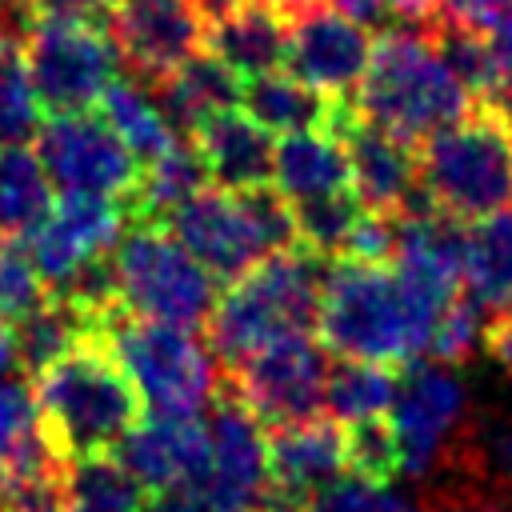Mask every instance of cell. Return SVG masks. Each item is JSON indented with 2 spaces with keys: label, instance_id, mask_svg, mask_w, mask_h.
I'll return each instance as SVG.
<instances>
[{
  "label": "cell",
  "instance_id": "cell-48",
  "mask_svg": "<svg viewBox=\"0 0 512 512\" xmlns=\"http://www.w3.org/2000/svg\"><path fill=\"white\" fill-rule=\"evenodd\" d=\"M272 8H280L288 20H296V16H304V12H316V8H324V4H332V0H268Z\"/></svg>",
  "mask_w": 512,
  "mask_h": 512
},
{
  "label": "cell",
  "instance_id": "cell-33",
  "mask_svg": "<svg viewBox=\"0 0 512 512\" xmlns=\"http://www.w3.org/2000/svg\"><path fill=\"white\" fill-rule=\"evenodd\" d=\"M292 208V224H296V244H304L316 256H336L344 252L348 232L356 228V220L364 216V204L356 200V192H332V196H316L304 204H288Z\"/></svg>",
  "mask_w": 512,
  "mask_h": 512
},
{
  "label": "cell",
  "instance_id": "cell-39",
  "mask_svg": "<svg viewBox=\"0 0 512 512\" xmlns=\"http://www.w3.org/2000/svg\"><path fill=\"white\" fill-rule=\"evenodd\" d=\"M396 248V216H380L368 212L356 220V228L344 240V256L348 260H368V264H388Z\"/></svg>",
  "mask_w": 512,
  "mask_h": 512
},
{
  "label": "cell",
  "instance_id": "cell-30",
  "mask_svg": "<svg viewBox=\"0 0 512 512\" xmlns=\"http://www.w3.org/2000/svg\"><path fill=\"white\" fill-rule=\"evenodd\" d=\"M100 116L108 120V128L124 140V148L140 160V164H152L156 156H164L172 144H176V132L172 124L164 120L156 96H148L140 84L132 80H112L104 88V96L96 100Z\"/></svg>",
  "mask_w": 512,
  "mask_h": 512
},
{
  "label": "cell",
  "instance_id": "cell-27",
  "mask_svg": "<svg viewBox=\"0 0 512 512\" xmlns=\"http://www.w3.org/2000/svg\"><path fill=\"white\" fill-rule=\"evenodd\" d=\"M204 188H208V172L200 152L192 148V140H176L164 156L140 168V180L124 200L128 224H168V216Z\"/></svg>",
  "mask_w": 512,
  "mask_h": 512
},
{
  "label": "cell",
  "instance_id": "cell-32",
  "mask_svg": "<svg viewBox=\"0 0 512 512\" xmlns=\"http://www.w3.org/2000/svg\"><path fill=\"white\" fill-rule=\"evenodd\" d=\"M52 208V180L36 152L8 144L0 152V236H24Z\"/></svg>",
  "mask_w": 512,
  "mask_h": 512
},
{
  "label": "cell",
  "instance_id": "cell-29",
  "mask_svg": "<svg viewBox=\"0 0 512 512\" xmlns=\"http://www.w3.org/2000/svg\"><path fill=\"white\" fill-rule=\"evenodd\" d=\"M148 488L112 452L64 460V512H144Z\"/></svg>",
  "mask_w": 512,
  "mask_h": 512
},
{
  "label": "cell",
  "instance_id": "cell-28",
  "mask_svg": "<svg viewBox=\"0 0 512 512\" xmlns=\"http://www.w3.org/2000/svg\"><path fill=\"white\" fill-rule=\"evenodd\" d=\"M440 472H460L492 492L512 496V408L468 412Z\"/></svg>",
  "mask_w": 512,
  "mask_h": 512
},
{
  "label": "cell",
  "instance_id": "cell-8",
  "mask_svg": "<svg viewBox=\"0 0 512 512\" xmlns=\"http://www.w3.org/2000/svg\"><path fill=\"white\" fill-rule=\"evenodd\" d=\"M116 296L128 316L200 328L216 308V280L164 224H132L112 252Z\"/></svg>",
  "mask_w": 512,
  "mask_h": 512
},
{
  "label": "cell",
  "instance_id": "cell-7",
  "mask_svg": "<svg viewBox=\"0 0 512 512\" xmlns=\"http://www.w3.org/2000/svg\"><path fill=\"white\" fill-rule=\"evenodd\" d=\"M104 340L156 416H200L220 392L224 376L216 372V352L200 344L192 328L120 312Z\"/></svg>",
  "mask_w": 512,
  "mask_h": 512
},
{
  "label": "cell",
  "instance_id": "cell-23",
  "mask_svg": "<svg viewBox=\"0 0 512 512\" xmlns=\"http://www.w3.org/2000/svg\"><path fill=\"white\" fill-rule=\"evenodd\" d=\"M240 76L220 64L212 52H196L192 60H184L172 76L156 80V104L164 112V120L172 124V132H196L204 120H212L216 112L240 108Z\"/></svg>",
  "mask_w": 512,
  "mask_h": 512
},
{
  "label": "cell",
  "instance_id": "cell-18",
  "mask_svg": "<svg viewBox=\"0 0 512 512\" xmlns=\"http://www.w3.org/2000/svg\"><path fill=\"white\" fill-rule=\"evenodd\" d=\"M344 472V428L336 420H300L268 432L264 508H304L312 492Z\"/></svg>",
  "mask_w": 512,
  "mask_h": 512
},
{
  "label": "cell",
  "instance_id": "cell-45",
  "mask_svg": "<svg viewBox=\"0 0 512 512\" xmlns=\"http://www.w3.org/2000/svg\"><path fill=\"white\" fill-rule=\"evenodd\" d=\"M484 344H488L492 360L500 364V372L512 380V312L488 320V328H484Z\"/></svg>",
  "mask_w": 512,
  "mask_h": 512
},
{
  "label": "cell",
  "instance_id": "cell-43",
  "mask_svg": "<svg viewBox=\"0 0 512 512\" xmlns=\"http://www.w3.org/2000/svg\"><path fill=\"white\" fill-rule=\"evenodd\" d=\"M144 512H216V508L208 504V496H204L200 488L180 484V488H160V492H152L148 504H144Z\"/></svg>",
  "mask_w": 512,
  "mask_h": 512
},
{
  "label": "cell",
  "instance_id": "cell-40",
  "mask_svg": "<svg viewBox=\"0 0 512 512\" xmlns=\"http://www.w3.org/2000/svg\"><path fill=\"white\" fill-rule=\"evenodd\" d=\"M484 36V52H488V72H492V96L488 104L512 112V12L500 16Z\"/></svg>",
  "mask_w": 512,
  "mask_h": 512
},
{
  "label": "cell",
  "instance_id": "cell-36",
  "mask_svg": "<svg viewBox=\"0 0 512 512\" xmlns=\"http://www.w3.org/2000/svg\"><path fill=\"white\" fill-rule=\"evenodd\" d=\"M48 284L40 280L28 248L20 236H0V324L12 328L28 312H36L48 300Z\"/></svg>",
  "mask_w": 512,
  "mask_h": 512
},
{
  "label": "cell",
  "instance_id": "cell-51",
  "mask_svg": "<svg viewBox=\"0 0 512 512\" xmlns=\"http://www.w3.org/2000/svg\"><path fill=\"white\" fill-rule=\"evenodd\" d=\"M508 120H512V112H508Z\"/></svg>",
  "mask_w": 512,
  "mask_h": 512
},
{
  "label": "cell",
  "instance_id": "cell-41",
  "mask_svg": "<svg viewBox=\"0 0 512 512\" xmlns=\"http://www.w3.org/2000/svg\"><path fill=\"white\" fill-rule=\"evenodd\" d=\"M508 12H512V0H440L436 24H452V28H468V32H488Z\"/></svg>",
  "mask_w": 512,
  "mask_h": 512
},
{
  "label": "cell",
  "instance_id": "cell-50",
  "mask_svg": "<svg viewBox=\"0 0 512 512\" xmlns=\"http://www.w3.org/2000/svg\"><path fill=\"white\" fill-rule=\"evenodd\" d=\"M380 512H424V508H416V504H404V500H396V496H384Z\"/></svg>",
  "mask_w": 512,
  "mask_h": 512
},
{
  "label": "cell",
  "instance_id": "cell-38",
  "mask_svg": "<svg viewBox=\"0 0 512 512\" xmlns=\"http://www.w3.org/2000/svg\"><path fill=\"white\" fill-rule=\"evenodd\" d=\"M384 488L380 484H368L360 476H336L328 480L320 492H312V500L304 504V512H380L384 504Z\"/></svg>",
  "mask_w": 512,
  "mask_h": 512
},
{
  "label": "cell",
  "instance_id": "cell-22",
  "mask_svg": "<svg viewBox=\"0 0 512 512\" xmlns=\"http://www.w3.org/2000/svg\"><path fill=\"white\" fill-rule=\"evenodd\" d=\"M276 192L288 204H304L316 196L348 192V152L336 136V128H312V132H288L276 140V164H272Z\"/></svg>",
  "mask_w": 512,
  "mask_h": 512
},
{
  "label": "cell",
  "instance_id": "cell-44",
  "mask_svg": "<svg viewBox=\"0 0 512 512\" xmlns=\"http://www.w3.org/2000/svg\"><path fill=\"white\" fill-rule=\"evenodd\" d=\"M116 0H36L40 16H68V20H108Z\"/></svg>",
  "mask_w": 512,
  "mask_h": 512
},
{
  "label": "cell",
  "instance_id": "cell-24",
  "mask_svg": "<svg viewBox=\"0 0 512 512\" xmlns=\"http://www.w3.org/2000/svg\"><path fill=\"white\" fill-rule=\"evenodd\" d=\"M240 108L268 132H312V128H336V116L344 100L324 96L296 80L292 72H264L240 84Z\"/></svg>",
  "mask_w": 512,
  "mask_h": 512
},
{
  "label": "cell",
  "instance_id": "cell-49",
  "mask_svg": "<svg viewBox=\"0 0 512 512\" xmlns=\"http://www.w3.org/2000/svg\"><path fill=\"white\" fill-rule=\"evenodd\" d=\"M20 360H16V344H12V332L0 324V376H12V368H16Z\"/></svg>",
  "mask_w": 512,
  "mask_h": 512
},
{
  "label": "cell",
  "instance_id": "cell-35",
  "mask_svg": "<svg viewBox=\"0 0 512 512\" xmlns=\"http://www.w3.org/2000/svg\"><path fill=\"white\" fill-rule=\"evenodd\" d=\"M344 468L380 488L400 476V440L388 416L344 424Z\"/></svg>",
  "mask_w": 512,
  "mask_h": 512
},
{
  "label": "cell",
  "instance_id": "cell-11",
  "mask_svg": "<svg viewBox=\"0 0 512 512\" xmlns=\"http://www.w3.org/2000/svg\"><path fill=\"white\" fill-rule=\"evenodd\" d=\"M396 440H400V472L428 480L452 456V444L472 412L464 380L448 364H412L388 408Z\"/></svg>",
  "mask_w": 512,
  "mask_h": 512
},
{
  "label": "cell",
  "instance_id": "cell-1",
  "mask_svg": "<svg viewBox=\"0 0 512 512\" xmlns=\"http://www.w3.org/2000/svg\"><path fill=\"white\" fill-rule=\"evenodd\" d=\"M320 340L328 352L376 364H412L428 356L436 316H428L388 264L348 260L328 264L320 316Z\"/></svg>",
  "mask_w": 512,
  "mask_h": 512
},
{
  "label": "cell",
  "instance_id": "cell-42",
  "mask_svg": "<svg viewBox=\"0 0 512 512\" xmlns=\"http://www.w3.org/2000/svg\"><path fill=\"white\" fill-rule=\"evenodd\" d=\"M332 8L344 12L348 20H356V24L368 28V32H388V28H396V24H392V20H396L392 0H332Z\"/></svg>",
  "mask_w": 512,
  "mask_h": 512
},
{
  "label": "cell",
  "instance_id": "cell-15",
  "mask_svg": "<svg viewBox=\"0 0 512 512\" xmlns=\"http://www.w3.org/2000/svg\"><path fill=\"white\" fill-rule=\"evenodd\" d=\"M336 136L348 152V176L352 192L368 212L380 216H412L428 212V196L420 188V164L416 148L392 136L388 128L372 124L368 116L356 112L352 100H344L336 116Z\"/></svg>",
  "mask_w": 512,
  "mask_h": 512
},
{
  "label": "cell",
  "instance_id": "cell-5",
  "mask_svg": "<svg viewBox=\"0 0 512 512\" xmlns=\"http://www.w3.org/2000/svg\"><path fill=\"white\" fill-rule=\"evenodd\" d=\"M428 204L452 220H480L512 208V120L476 100L456 124L428 136L416 152Z\"/></svg>",
  "mask_w": 512,
  "mask_h": 512
},
{
  "label": "cell",
  "instance_id": "cell-46",
  "mask_svg": "<svg viewBox=\"0 0 512 512\" xmlns=\"http://www.w3.org/2000/svg\"><path fill=\"white\" fill-rule=\"evenodd\" d=\"M396 16L400 20H412V24H436V12H440V0H392Z\"/></svg>",
  "mask_w": 512,
  "mask_h": 512
},
{
  "label": "cell",
  "instance_id": "cell-10",
  "mask_svg": "<svg viewBox=\"0 0 512 512\" xmlns=\"http://www.w3.org/2000/svg\"><path fill=\"white\" fill-rule=\"evenodd\" d=\"M324 380H328V348L316 344L308 332L284 336L224 372V388L236 392V400L264 428L316 420L324 412Z\"/></svg>",
  "mask_w": 512,
  "mask_h": 512
},
{
  "label": "cell",
  "instance_id": "cell-6",
  "mask_svg": "<svg viewBox=\"0 0 512 512\" xmlns=\"http://www.w3.org/2000/svg\"><path fill=\"white\" fill-rule=\"evenodd\" d=\"M196 264L212 280H240L252 264H260L272 252H284L296 244L292 208L280 192L252 188V192H228V188H204L188 204H180L164 224Z\"/></svg>",
  "mask_w": 512,
  "mask_h": 512
},
{
  "label": "cell",
  "instance_id": "cell-47",
  "mask_svg": "<svg viewBox=\"0 0 512 512\" xmlns=\"http://www.w3.org/2000/svg\"><path fill=\"white\" fill-rule=\"evenodd\" d=\"M188 4L200 12V20H220V16H228L232 8H240L248 0H188Z\"/></svg>",
  "mask_w": 512,
  "mask_h": 512
},
{
  "label": "cell",
  "instance_id": "cell-13",
  "mask_svg": "<svg viewBox=\"0 0 512 512\" xmlns=\"http://www.w3.org/2000/svg\"><path fill=\"white\" fill-rule=\"evenodd\" d=\"M124 224L128 212L120 200L64 192L48 208V216L36 228H28L20 240L48 292H64L84 268L112 260L116 244L124 240Z\"/></svg>",
  "mask_w": 512,
  "mask_h": 512
},
{
  "label": "cell",
  "instance_id": "cell-17",
  "mask_svg": "<svg viewBox=\"0 0 512 512\" xmlns=\"http://www.w3.org/2000/svg\"><path fill=\"white\" fill-rule=\"evenodd\" d=\"M116 52L148 80L172 76L204 48V20L188 0H116L108 16Z\"/></svg>",
  "mask_w": 512,
  "mask_h": 512
},
{
  "label": "cell",
  "instance_id": "cell-25",
  "mask_svg": "<svg viewBox=\"0 0 512 512\" xmlns=\"http://www.w3.org/2000/svg\"><path fill=\"white\" fill-rule=\"evenodd\" d=\"M464 288L488 320L512 312V208L472 220L464 240Z\"/></svg>",
  "mask_w": 512,
  "mask_h": 512
},
{
  "label": "cell",
  "instance_id": "cell-31",
  "mask_svg": "<svg viewBox=\"0 0 512 512\" xmlns=\"http://www.w3.org/2000/svg\"><path fill=\"white\" fill-rule=\"evenodd\" d=\"M396 384H400V376L392 372V364L344 356L340 364H328L324 412H328V420H340V424L384 416L396 400Z\"/></svg>",
  "mask_w": 512,
  "mask_h": 512
},
{
  "label": "cell",
  "instance_id": "cell-16",
  "mask_svg": "<svg viewBox=\"0 0 512 512\" xmlns=\"http://www.w3.org/2000/svg\"><path fill=\"white\" fill-rule=\"evenodd\" d=\"M372 32L360 28L356 20H348L344 12H336L332 4L304 12L296 20H288V52L284 64L296 80H304L308 88L348 100L372 60Z\"/></svg>",
  "mask_w": 512,
  "mask_h": 512
},
{
  "label": "cell",
  "instance_id": "cell-52",
  "mask_svg": "<svg viewBox=\"0 0 512 512\" xmlns=\"http://www.w3.org/2000/svg\"><path fill=\"white\" fill-rule=\"evenodd\" d=\"M0 512H4V508H0Z\"/></svg>",
  "mask_w": 512,
  "mask_h": 512
},
{
  "label": "cell",
  "instance_id": "cell-4",
  "mask_svg": "<svg viewBox=\"0 0 512 512\" xmlns=\"http://www.w3.org/2000/svg\"><path fill=\"white\" fill-rule=\"evenodd\" d=\"M328 260L292 244L284 252L264 256L228 292L216 300L208 316V348L224 368H236L244 356L316 328L320 292H324Z\"/></svg>",
  "mask_w": 512,
  "mask_h": 512
},
{
  "label": "cell",
  "instance_id": "cell-12",
  "mask_svg": "<svg viewBox=\"0 0 512 512\" xmlns=\"http://www.w3.org/2000/svg\"><path fill=\"white\" fill-rule=\"evenodd\" d=\"M40 164L64 192L128 200L140 180V160L108 128L100 112H60L36 128Z\"/></svg>",
  "mask_w": 512,
  "mask_h": 512
},
{
  "label": "cell",
  "instance_id": "cell-37",
  "mask_svg": "<svg viewBox=\"0 0 512 512\" xmlns=\"http://www.w3.org/2000/svg\"><path fill=\"white\" fill-rule=\"evenodd\" d=\"M484 328H488V316H484L468 296H456V300L444 308V316H440V324H436V332H432L428 356H432L436 364H464V360L476 352V344L484 340Z\"/></svg>",
  "mask_w": 512,
  "mask_h": 512
},
{
  "label": "cell",
  "instance_id": "cell-9",
  "mask_svg": "<svg viewBox=\"0 0 512 512\" xmlns=\"http://www.w3.org/2000/svg\"><path fill=\"white\" fill-rule=\"evenodd\" d=\"M116 40L100 20L40 16L24 40L28 80L48 116L88 112L116 80Z\"/></svg>",
  "mask_w": 512,
  "mask_h": 512
},
{
  "label": "cell",
  "instance_id": "cell-20",
  "mask_svg": "<svg viewBox=\"0 0 512 512\" xmlns=\"http://www.w3.org/2000/svg\"><path fill=\"white\" fill-rule=\"evenodd\" d=\"M192 148L204 160V172L216 188L228 192H252L272 184L276 164V140L268 128H260L244 108L216 112L192 132Z\"/></svg>",
  "mask_w": 512,
  "mask_h": 512
},
{
  "label": "cell",
  "instance_id": "cell-21",
  "mask_svg": "<svg viewBox=\"0 0 512 512\" xmlns=\"http://www.w3.org/2000/svg\"><path fill=\"white\" fill-rule=\"evenodd\" d=\"M204 48L240 80L280 72L288 52V16L268 0H248L228 16L212 20V36H204Z\"/></svg>",
  "mask_w": 512,
  "mask_h": 512
},
{
  "label": "cell",
  "instance_id": "cell-2",
  "mask_svg": "<svg viewBox=\"0 0 512 512\" xmlns=\"http://www.w3.org/2000/svg\"><path fill=\"white\" fill-rule=\"evenodd\" d=\"M32 392L40 428L64 460L120 448L144 416V400L104 336L36 372Z\"/></svg>",
  "mask_w": 512,
  "mask_h": 512
},
{
  "label": "cell",
  "instance_id": "cell-3",
  "mask_svg": "<svg viewBox=\"0 0 512 512\" xmlns=\"http://www.w3.org/2000/svg\"><path fill=\"white\" fill-rule=\"evenodd\" d=\"M352 104L360 116L416 148L456 124L476 100L444 60L432 32L388 28L372 44V60Z\"/></svg>",
  "mask_w": 512,
  "mask_h": 512
},
{
  "label": "cell",
  "instance_id": "cell-14",
  "mask_svg": "<svg viewBox=\"0 0 512 512\" xmlns=\"http://www.w3.org/2000/svg\"><path fill=\"white\" fill-rule=\"evenodd\" d=\"M216 512H260L268 500V436L264 424L224 388L208 416V464L196 484Z\"/></svg>",
  "mask_w": 512,
  "mask_h": 512
},
{
  "label": "cell",
  "instance_id": "cell-26",
  "mask_svg": "<svg viewBox=\"0 0 512 512\" xmlns=\"http://www.w3.org/2000/svg\"><path fill=\"white\" fill-rule=\"evenodd\" d=\"M56 468H64V456L52 448V440L40 428L32 380L0 376V480L56 472Z\"/></svg>",
  "mask_w": 512,
  "mask_h": 512
},
{
  "label": "cell",
  "instance_id": "cell-19",
  "mask_svg": "<svg viewBox=\"0 0 512 512\" xmlns=\"http://www.w3.org/2000/svg\"><path fill=\"white\" fill-rule=\"evenodd\" d=\"M120 460L128 472L160 492V488H196L208 464V424L200 416H140V424L124 436Z\"/></svg>",
  "mask_w": 512,
  "mask_h": 512
},
{
  "label": "cell",
  "instance_id": "cell-34",
  "mask_svg": "<svg viewBox=\"0 0 512 512\" xmlns=\"http://www.w3.org/2000/svg\"><path fill=\"white\" fill-rule=\"evenodd\" d=\"M40 128V104L28 80V60L16 40H0V144H24Z\"/></svg>",
  "mask_w": 512,
  "mask_h": 512
}]
</instances>
